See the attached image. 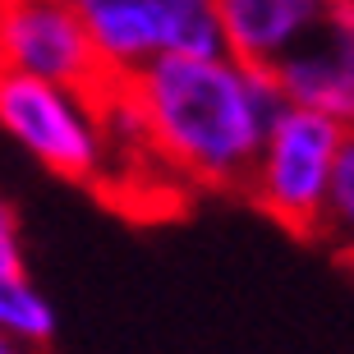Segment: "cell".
<instances>
[{"mask_svg":"<svg viewBox=\"0 0 354 354\" xmlns=\"http://www.w3.org/2000/svg\"><path fill=\"white\" fill-rule=\"evenodd\" d=\"M115 88L147 152L212 189H244L267 124L286 106L267 69L225 51L161 55Z\"/></svg>","mask_w":354,"mask_h":354,"instance_id":"obj_1","label":"cell"},{"mask_svg":"<svg viewBox=\"0 0 354 354\" xmlns=\"http://www.w3.org/2000/svg\"><path fill=\"white\" fill-rule=\"evenodd\" d=\"M354 143L345 120L281 106L263 133V147L249 166L244 189L253 203L299 235H322V203L336 171V157Z\"/></svg>","mask_w":354,"mask_h":354,"instance_id":"obj_2","label":"cell"},{"mask_svg":"<svg viewBox=\"0 0 354 354\" xmlns=\"http://www.w3.org/2000/svg\"><path fill=\"white\" fill-rule=\"evenodd\" d=\"M106 83L133 79L161 55L221 51L212 0H69Z\"/></svg>","mask_w":354,"mask_h":354,"instance_id":"obj_3","label":"cell"},{"mask_svg":"<svg viewBox=\"0 0 354 354\" xmlns=\"http://www.w3.org/2000/svg\"><path fill=\"white\" fill-rule=\"evenodd\" d=\"M0 129L65 180H97L111 161L97 92L0 69Z\"/></svg>","mask_w":354,"mask_h":354,"instance_id":"obj_4","label":"cell"},{"mask_svg":"<svg viewBox=\"0 0 354 354\" xmlns=\"http://www.w3.org/2000/svg\"><path fill=\"white\" fill-rule=\"evenodd\" d=\"M0 69L83 92L106 83L69 0H0Z\"/></svg>","mask_w":354,"mask_h":354,"instance_id":"obj_5","label":"cell"},{"mask_svg":"<svg viewBox=\"0 0 354 354\" xmlns=\"http://www.w3.org/2000/svg\"><path fill=\"white\" fill-rule=\"evenodd\" d=\"M267 74H272L286 106L317 111V115L350 124L354 120V10L313 28Z\"/></svg>","mask_w":354,"mask_h":354,"instance_id":"obj_6","label":"cell"},{"mask_svg":"<svg viewBox=\"0 0 354 354\" xmlns=\"http://www.w3.org/2000/svg\"><path fill=\"white\" fill-rule=\"evenodd\" d=\"M354 10V0H212L221 51L253 69H272L313 28Z\"/></svg>","mask_w":354,"mask_h":354,"instance_id":"obj_7","label":"cell"},{"mask_svg":"<svg viewBox=\"0 0 354 354\" xmlns=\"http://www.w3.org/2000/svg\"><path fill=\"white\" fill-rule=\"evenodd\" d=\"M0 336L28 350H46L55 336V308L24 267H0Z\"/></svg>","mask_w":354,"mask_h":354,"instance_id":"obj_8","label":"cell"},{"mask_svg":"<svg viewBox=\"0 0 354 354\" xmlns=\"http://www.w3.org/2000/svg\"><path fill=\"white\" fill-rule=\"evenodd\" d=\"M354 225V143L336 157V171L327 184V203H322V235H345Z\"/></svg>","mask_w":354,"mask_h":354,"instance_id":"obj_9","label":"cell"},{"mask_svg":"<svg viewBox=\"0 0 354 354\" xmlns=\"http://www.w3.org/2000/svg\"><path fill=\"white\" fill-rule=\"evenodd\" d=\"M0 267H24V239H19V221H14L10 203L0 198Z\"/></svg>","mask_w":354,"mask_h":354,"instance_id":"obj_10","label":"cell"},{"mask_svg":"<svg viewBox=\"0 0 354 354\" xmlns=\"http://www.w3.org/2000/svg\"><path fill=\"white\" fill-rule=\"evenodd\" d=\"M0 354H41V350H28V345H14V341L0 336Z\"/></svg>","mask_w":354,"mask_h":354,"instance_id":"obj_11","label":"cell"}]
</instances>
